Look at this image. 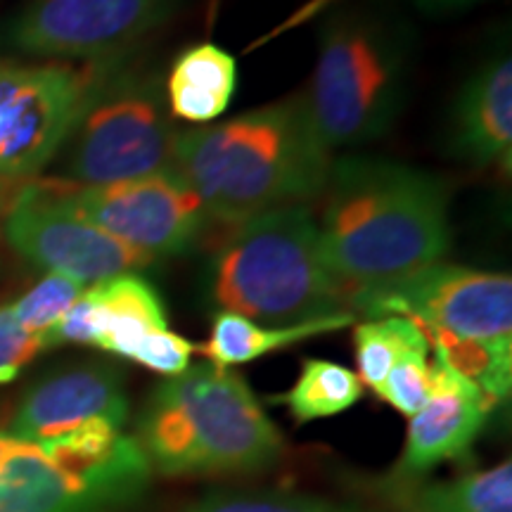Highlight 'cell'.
Wrapping results in <instances>:
<instances>
[{
  "instance_id": "1",
  "label": "cell",
  "mask_w": 512,
  "mask_h": 512,
  "mask_svg": "<svg viewBox=\"0 0 512 512\" xmlns=\"http://www.w3.org/2000/svg\"><path fill=\"white\" fill-rule=\"evenodd\" d=\"M320 195V256L349 299L439 264L451 249L448 188L418 166L342 157L330 164Z\"/></svg>"
},
{
  "instance_id": "2",
  "label": "cell",
  "mask_w": 512,
  "mask_h": 512,
  "mask_svg": "<svg viewBox=\"0 0 512 512\" xmlns=\"http://www.w3.org/2000/svg\"><path fill=\"white\" fill-rule=\"evenodd\" d=\"M330 164L302 93L223 124L178 131L171 159L209 221L228 226L320 197Z\"/></svg>"
},
{
  "instance_id": "3",
  "label": "cell",
  "mask_w": 512,
  "mask_h": 512,
  "mask_svg": "<svg viewBox=\"0 0 512 512\" xmlns=\"http://www.w3.org/2000/svg\"><path fill=\"white\" fill-rule=\"evenodd\" d=\"M136 439L150 467L166 477L247 475L283 453V437L245 377L214 363L159 384Z\"/></svg>"
},
{
  "instance_id": "4",
  "label": "cell",
  "mask_w": 512,
  "mask_h": 512,
  "mask_svg": "<svg viewBox=\"0 0 512 512\" xmlns=\"http://www.w3.org/2000/svg\"><path fill=\"white\" fill-rule=\"evenodd\" d=\"M209 299L254 323L297 325L351 313L328 271L309 204H287L233 226L207 266Z\"/></svg>"
},
{
  "instance_id": "5",
  "label": "cell",
  "mask_w": 512,
  "mask_h": 512,
  "mask_svg": "<svg viewBox=\"0 0 512 512\" xmlns=\"http://www.w3.org/2000/svg\"><path fill=\"white\" fill-rule=\"evenodd\" d=\"M413 74L411 29L373 5L325 17L309 88L302 93L328 150L361 147L392 131Z\"/></svg>"
},
{
  "instance_id": "6",
  "label": "cell",
  "mask_w": 512,
  "mask_h": 512,
  "mask_svg": "<svg viewBox=\"0 0 512 512\" xmlns=\"http://www.w3.org/2000/svg\"><path fill=\"white\" fill-rule=\"evenodd\" d=\"M176 138L162 74L110 60L67 140V171L83 188L157 174L171 166Z\"/></svg>"
},
{
  "instance_id": "7",
  "label": "cell",
  "mask_w": 512,
  "mask_h": 512,
  "mask_svg": "<svg viewBox=\"0 0 512 512\" xmlns=\"http://www.w3.org/2000/svg\"><path fill=\"white\" fill-rule=\"evenodd\" d=\"M349 309L370 318L406 316L422 328L501 342L512 339V278L439 261L396 283L354 292Z\"/></svg>"
},
{
  "instance_id": "8",
  "label": "cell",
  "mask_w": 512,
  "mask_h": 512,
  "mask_svg": "<svg viewBox=\"0 0 512 512\" xmlns=\"http://www.w3.org/2000/svg\"><path fill=\"white\" fill-rule=\"evenodd\" d=\"M62 207L152 259L188 254L209 228L200 197L174 169L112 185H50Z\"/></svg>"
},
{
  "instance_id": "9",
  "label": "cell",
  "mask_w": 512,
  "mask_h": 512,
  "mask_svg": "<svg viewBox=\"0 0 512 512\" xmlns=\"http://www.w3.org/2000/svg\"><path fill=\"white\" fill-rule=\"evenodd\" d=\"M98 72L0 60V178L36 176L67 145Z\"/></svg>"
},
{
  "instance_id": "10",
  "label": "cell",
  "mask_w": 512,
  "mask_h": 512,
  "mask_svg": "<svg viewBox=\"0 0 512 512\" xmlns=\"http://www.w3.org/2000/svg\"><path fill=\"white\" fill-rule=\"evenodd\" d=\"M185 0H29L5 29L10 48L34 57L112 60L174 17Z\"/></svg>"
},
{
  "instance_id": "11",
  "label": "cell",
  "mask_w": 512,
  "mask_h": 512,
  "mask_svg": "<svg viewBox=\"0 0 512 512\" xmlns=\"http://www.w3.org/2000/svg\"><path fill=\"white\" fill-rule=\"evenodd\" d=\"M5 240L29 264L86 287L150 268L157 259L62 207L50 185H27L5 214Z\"/></svg>"
},
{
  "instance_id": "12",
  "label": "cell",
  "mask_w": 512,
  "mask_h": 512,
  "mask_svg": "<svg viewBox=\"0 0 512 512\" xmlns=\"http://www.w3.org/2000/svg\"><path fill=\"white\" fill-rule=\"evenodd\" d=\"M150 470L138 439L124 434L86 475L64 472L36 444L17 441L0 463V512H100L136 498Z\"/></svg>"
},
{
  "instance_id": "13",
  "label": "cell",
  "mask_w": 512,
  "mask_h": 512,
  "mask_svg": "<svg viewBox=\"0 0 512 512\" xmlns=\"http://www.w3.org/2000/svg\"><path fill=\"white\" fill-rule=\"evenodd\" d=\"M430 375V399L411 418L392 484L420 482L434 467L465 456L484 430L489 413L498 406L477 384L444 363L432 361Z\"/></svg>"
},
{
  "instance_id": "14",
  "label": "cell",
  "mask_w": 512,
  "mask_h": 512,
  "mask_svg": "<svg viewBox=\"0 0 512 512\" xmlns=\"http://www.w3.org/2000/svg\"><path fill=\"white\" fill-rule=\"evenodd\" d=\"M126 415L128 399L119 370L86 366L38 382L19 403L8 434L27 444H43L95 418L121 427Z\"/></svg>"
},
{
  "instance_id": "15",
  "label": "cell",
  "mask_w": 512,
  "mask_h": 512,
  "mask_svg": "<svg viewBox=\"0 0 512 512\" xmlns=\"http://www.w3.org/2000/svg\"><path fill=\"white\" fill-rule=\"evenodd\" d=\"M448 152L472 166L512 164V57L498 48L467 76L448 114Z\"/></svg>"
},
{
  "instance_id": "16",
  "label": "cell",
  "mask_w": 512,
  "mask_h": 512,
  "mask_svg": "<svg viewBox=\"0 0 512 512\" xmlns=\"http://www.w3.org/2000/svg\"><path fill=\"white\" fill-rule=\"evenodd\" d=\"M238 60L211 41L195 43L176 55L164 79L171 117L207 126L228 110L238 93Z\"/></svg>"
},
{
  "instance_id": "17",
  "label": "cell",
  "mask_w": 512,
  "mask_h": 512,
  "mask_svg": "<svg viewBox=\"0 0 512 512\" xmlns=\"http://www.w3.org/2000/svg\"><path fill=\"white\" fill-rule=\"evenodd\" d=\"M88 294L98 316L95 347L110 354L128 358L145 335L169 328L162 294L140 273H124L102 280Z\"/></svg>"
},
{
  "instance_id": "18",
  "label": "cell",
  "mask_w": 512,
  "mask_h": 512,
  "mask_svg": "<svg viewBox=\"0 0 512 512\" xmlns=\"http://www.w3.org/2000/svg\"><path fill=\"white\" fill-rule=\"evenodd\" d=\"M356 320L354 313H337V316L309 320L297 325H261L245 316L230 311H219L211 320L209 339L197 344L200 351L209 358V363L219 368L240 366V363L256 361V358L271 354V351L292 347L304 339L328 335L347 328Z\"/></svg>"
},
{
  "instance_id": "19",
  "label": "cell",
  "mask_w": 512,
  "mask_h": 512,
  "mask_svg": "<svg viewBox=\"0 0 512 512\" xmlns=\"http://www.w3.org/2000/svg\"><path fill=\"white\" fill-rule=\"evenodd\" d=\"M389 496L399 512H512V463L448 482L392 484Z\"/></svg>"
},
{
  "instance_id": "20",
  "label": "cell",
  "mask_w": 512,
  "mask_h": 512,
  "mask_svg": "<svg viewBox=\"0 0 512 512\" xmlns=\"http://www.w3.org/2000/svg\"><path fill=\"white\" fill-rule=\"evenodd\" d=\"M422 330L430 339V347H434V361L444 363L453 373L477 384L496 403L508 399L512 387V339L486 342V339L456 337L437 328Z\"/></svg>"
},
{
  "instance_id": "21",
  "label": "cell",
  "mask_w": 512,
  "mask_h": 512,
  "mask_svg": "<svg viewBox=\"0 0 512 512\" xmlns=\"http://www.w3.org/2000/svg\"><path fill=\"white\" fill-rule=\"evenodd\" d=\"M361 396L363 384L354 370L323 358H306L294 387L273 396V401L285 403L297 422H313L349 411Z\"/></svg>"
},
{
  "instance_id": "22",
  "label": "cell",
  "mask_w": 512,
  "mask_h": 512,
  "mask_svg": "<svg viewBox=\"0 0 512 512\" xmlns=\"http://www.w3.org/2000/svg\"><path fill=\"white\" fill-rule=\"evenodd\" d=\"M354 349L358 380L377 394L394 363L411 351H430V339L413 318L382 316L356 325Z\"/></svg>"
},
{
  "instance_id": "23",
  "label": "cell",
  "mask_w": 512,
  "mask_h": 512,
  "mask_svg": "<svg viewBox=\"0 0 512 512\" xmlns=\"http://www.w3.org/2000/svg\"><path fill=\"white\" fill-rule=\"evenodd\" d=\"M121 427L107 418L88 420L86 425L62 434V437L36 444L50 463L72 475H86L98 467L117 446Z\"/></svg>"
},
{
  "instance_id": "24",
  "label": "cell",
  "mask_w": 512,
  "mask_h": 512,
  "mask_svg": "<svg viewBox=\"0 0 512 512\" xmlns=\"http://www.w3.org/2000/svg\"><path fill=\"white\" fill-rule=\"evenodd\" d=\"M81 294V283L67 278V275L48 273L27 294H22L15 304H10V309L24 328L46 339L48 332L60 323L64 313L72 309Z\"/></svg>"
},
{
  "instance_id": "25",
  "label": "cell",
  "mask_w": 512,
  "mask_h": 512,
  "mask_svg": "<svg viewBox=\"0 0 512 512\" xmlns=\"http://www.w3.org/2000/svg\"><path fill=\"white\" fill-rule=\"evenodd\" d=\"M185 512H361L283 491H214L185 508Z\"/></svg>"
},
{
  "instance_id": "26",
  "label": "cell",
  "mask_w": 512,
  "mask_h": 512,
  "mask_svg": "<svg viewBox=\"0 0 512 512\" xmlns=\"http://www.w3.org/2000/svg\"><path fill=\"white\" fill-rule=\"evenodd\" d=\"M427 354L430 351H411L401 356L384 377L382 387L377 389V396L406 418H413L430 399L432 375Z\"/></svg>"
},
{
  "instance_id": "27",
  "label": "cell",
  "mask_w": 512,
  "mask_h": 512,
  "mask_svg": "<svg viewBox=\"0 0 512 512\" xmlns=\"http://www.w3.org/2000/svg\"><path fill=\"white\" fill-rule=\"evenodd\" d=\"M195 349L197 344L166 328L150 332V335L140 339L136 349L128 356V361H136L140 366L150 368L152 373L176 377L190 368V358L195 354Z\"/></svg>"
},
{
  "instance_id": "28",
  "label": "cell",
  "mask_w": 512,
  "mask_h": 512,
  "mask_svg": "<svg viewBox=\"0 0 512 512\" xmlns=\"http://www.w3.org/2000/svg\"><path fill=\"white\" fill-rule=\"evenodd\" d=\"M46 347V339L29 332L10 306H0V384H8Z\"/></svg>"
},
{
  "instance_id": "29",
  "label": "cell",
  "mask_w": 512,
  "mask_h": 512,
  "mask_svg": "<svg viewBox=\"0 0 512 512\" xmlns=\"http://www.w3.org/2000/svg\"><path fill=\"white\" fill-rule=\"evenodd\" d=\"M415 3H418L425 12H453L486 3V0H415Z\"/></svg>"
},
{
  "instance_id": "30",
  "label": "cell",
  "mask_w": 512,
  "mask_h": 512,
  "mask_svg": "<svg viewBox=\"0 0 512 512\" xmlns=\"http://www.w3.org/2000/svg\"><path fill=\"white\" fill-rule=\"evenodd\" d=\"M15 444H17V439H12L10 434L0 432V463H3L5 456H8V453L12 451V446H15Z\"/></svg>"
}]
</instances>
